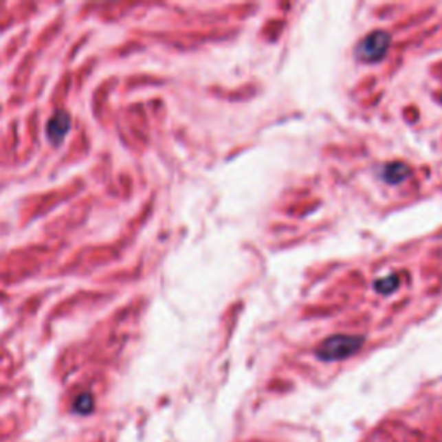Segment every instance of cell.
<instances>
[{
	"label": "cell",
	"instance_id": "6da1fadb",
	"mask_svg": "<svg viewBox=\"0 0 442 442\" xmlns=\"http://www.w3.org/2000/svg\"><path fill=\"white\" fill-rule=\"evenodd\" d=\"M363 342L364 339L361 335L339 333V335H332L323 340L316 349V356L322 361H342L356 354L363 346Z\"/></svg>",
	"mask_w": 442,
	"mask_h": 442
},
{
	"label": "cell",
	"instance_id": "7a4b0ae2",
	"mask_svg": "<svg viewBox=\"0 0 442 442\" xmlns=\"http://www.w3.org/2000/svg\"><path fill=\"white\" fill-rule=\"evenodd\" d=\"M390 47V35L384 30L368 33L356 47V56L364 63H377L386 56Z\"/></svg>",
	"mask_w": 442,
	"mask_h": 442
},
{
	"label": "cell",
	"instance_id": "3957f363",
	"mask_svg": "<svg viewBox=\"0 0 442 442\" xmlns=\"http://www.w3.org/2000/svg\"><path fill=\"white\" fill-rule=\"evenodd\" d=\"M71 128V116L66 111H56L47 121V138L50 144L59 145Z\"/></svg>",
	"mask_w": 442,
	"mask_h": 442
},
{
	"label": "cell",
	"instance_id": "277c9868",
	"mask_svg": "<svg viewBox=\"0 0 442 442\" xmlns=\"http://www.w3.org/2000/svg\"><path fill=\"white\" fill-rule=\"evenodd\" d=\"M408 175H410V170H408L406 164L403 163L387 164V166L384 168V180H386L387 184H399Z\"/></svg>",
	"mask_w": 442,
	"mask_h": 442
},
{
	"label": "cell",
	"instance_id": "5b68a950",
	"mask_svg": "<svg viewBox=\"0 0 442 442\" xmlns=\"http://www.w3.org/2000/svg\"><path fill=\"white\" fill-rule=\"evenodd\" d=\"M73 411L78 415H89L93 411V397L89 393H83L80 396H76V399L73 401Z\"/></svg>",
	"mask_w": 442,
	"mask_h": 442
},
{
	"label": "cell",
	"instance_id": "8992f818",
	"mask_svg": "<svg viewBox=\"0 0 442 442\" xmlns=\"http://www.w3.org/2000/svg\"><path fill=\"white\" fill-rule=\"evenodd\" d=\"M397 287V276L396 275H390L387 280H382V282H377V289L382 290L384 294H389L393 292L394 289Z\"/></svg>",
	"mask_w": 442,
	"mask_h": 442
}]
</instances>
